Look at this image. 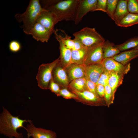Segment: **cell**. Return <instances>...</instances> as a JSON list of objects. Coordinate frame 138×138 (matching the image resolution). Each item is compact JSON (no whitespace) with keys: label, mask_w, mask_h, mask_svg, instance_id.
Instances as JSON below:
<instances>
[{"label":"cell","mask_w":138,"mask_h":138,"mask_svg":"<svg viewBox=\"0 0 138 138\" xmlns=\"http://www.w3.org/2000/svg\"><path fill=\"white\" fill-rule=\"evenodd\" d=\"M79 0H41L42 7L54 13L59 21H74Z\"/></svg>","instance_id":"6da1fadb"},{"label":"cell","mask_w":138,"mask_h":138,"mask_svg":"<svg viewBox=\"0 0 138 138\" xmlns=\"http://www.w3.org/2000/svg\"><path fill=\"white\" fill-rule=\"evenodd\" d=\"M31 120H22L18 116H13L6 108L3 107L0 115V133L9 138H23L22 133L18 132L17 130L21 128H26L23 126L25 122H29Z\"/></svg>","instance_id":"7a4b0ae2"},{"label":"cell","mask_w":138,"mask_h":138,"mask_svg":"<svg viewBox=\"0 0 138 138\" xmlns=\"http://www.w3.org/2000/svg\"><path fill=\"white\" fill-rule=\"evenodd\" d=\"M47 10L42 7L40 1L31 0L25 12L22 14H17L15 17L17 22L22 23L23 31L28 34L41 13Z\"/></svg>","instance_id":"3957f363"},{"label":"cell","mask_w":138,"mask_h":138,"mask_svg":"<svg viewBox=\"0 0 138 138\" xmlns=\"http://www.w3.org/2000/svg\"><path fill=\"white\" fill-rule=\"evenodd\" d=\"M74 38L79 39L84 45L89 47L94 44L105 42V39L94 28L86 27L74 32Z\"/></svg>","instance_id":"277c9868"},{"label":"cell","mask_w":138,"mask_h":138,"mask_svg":"<svg viewBox=\"0 0 138 138\" xmlns=\"http://www.w3.org/2000/svg\"><path fill=\"white\" fill-rule=\"evenodd\" d=\"M60 61V58L54 60L53 62L41 65L38 68L36 76L38 86L43 89H48L49 83L52 77L53 69Z\"/></svg>","instance_id":"5b68a950"},{"label":"cell","mask_w":138,"mask_h":138,"mask_svg":"<svg viewBox=\"0 0 138 138\" xmlns=\"http://www.w3.org/2000/svg\"><path fill=\"white\" fill-rule=\"evenodd\" d=\"M104 42L95 44L88 47L84 65L87 66L101 64L104 59L102 49Z\"/></svg>","instance_id":"8992f818"},{"label":"cell","mask_w":138,"mask_h":138,"mask_svg":"<svg viewBox=\"0 0 138 138\" xmlns=\"http://www.w3.org/2000/svg\"><path fill=\"white\" fill-rule=\"evenodd\" d=\"M98 0H79L77 5L75 24L77 25L81 21L84 17L95 8Z\"/></svg>","instance_id":"52a82bcc"},{"label":"cell","mask_w":138,"mask_h":138,"mask_svg":"<svg viewBox=\"0 0 138 138\" xmlns=\"http://www.w3.org/2000/svg\"><path fill=\"white\" fill-rule=\"evenodd\" d=\"M27 125L26 130L27 132L28 138H56V134L49 130L36 127L31 121Z\"/></svg>","instance_id":"ba28073f"},{"label":"cell","mask_w":138,"mask_h":138,"mask_svg":"<svg viewBox=\"0 0 138 138\" xmlns=\"http://www.w3.org/2000/svg\"><path fill=\"white\" fill-rule=\"evenodd\" d=\"M59 21L56 15L53 12L47 10L42 12L37 20L38 23L47 29L54 33V27Z\"/></svg>","instance_id":"9c48e42d"},{"label":"cell","mask_w":138,"mask_h":138,"mask_svg":"<svg viewBox=\"0 0 138 138\" xmlns=\"http://www.w3.org/2000/svg\"><path fill=\"white\" fill-rule=\"evenodd\" d=\"M101 64L106 70L110 72H117L125 74L130 69V64L123 65L116 61L112 58H106Z\"/></svg>","instance_id":"30bf717a"},{"label":"cell","mask_w":138,"mask_h":138,"mask_svg":"<svg viewBox=\"0 0 138 138\" xmlns=\"http://www.w3.org/2000/svg\"><path fill=\"white\" fill-rule=\"evenodd\" d=\"M52 76L54 81L63 88H67L70 83L66 72L60 61L52 71Z\"/></svg>","instance_id":"8fae6325"},{"label":"cell","mask_w":138,"mask_h":138,"mask_svg":"<svg viewBox=\"0 0 138 138\" xmlns=\"http://www.w3.org/2000/svg\"><path fill=\"white\" fill-rule=\"evenodd\" d=\"M53 33L40 24L36 22L28 34L32 35L37 41L44 43L48 42Z\"/></svg>","instance_id":"7c38bea8"},{"label":"cell","mask_w":138,"mask_h":138,"mask_svg":"<svg viewBox=\"0 0 138 138\" xmlns=\"http://www.w3.org/2000/svg\"><path fill=\"white\" fill-rule=\"evenodd\" d=\"M77 96V100L87 104L96 105L101 104L102 99L98 95L88 90L81 92L72 91Z\"/></svg>","instance_id":"4fadbf2b"},{"label":"cell","mask_w":138,"mask_h":138,"mask_svg":"<svg viewBox=\"0 0 138 138\" xmlns=\"http://www.w3.org/2000/svg\"><path fill=\"white\" fill-rule=\"evenodd\" d=\"M105 70L101 64L86 66L84 78L96 84L101 75Z\"/></svg>","instance_id":"5bb4252c"},{"label":"cell","mask_w":138,"mask_h":138,"mask_svg":"<svg viewBox=\"0 0 138 138\" xmlns=\"http://www.w3.org/2000/svg\"><path fill=\"white\" fill-rule=\"evenodd\" d=\"M86 66L72 63L64 68L70 82L73 80L85 77Z\"/></svg>","instance_id":"9a60e30c"},{"label":"cell","mask_w":138,"mask_h":138,"mask_svg":"<svg viewBox=\"0 0 138 138\" xmlns=\"http://www.w3.org/2000/svg\"><path fill=\"white\" fill-rule=\"evenodd\" d=\"M55 35L56 39L59 44L60 62L64 69L72 63L71 50L67 48L59 37L56 34Z\"/></svg>","instance_id":"2e32d148"},{"label":"cell","mask_w":138,"mask_h":138,"mask_svg":"<svg viewBox=\"0 0 138 138\" xmlns=\"http://www.w3.org/2000/svg\"><path fill=\"white\" fill-rule=\"evenodd\" d=\"M128 0H119L114 16L115 24L119 26L122 19L129 13L128 8Z\"/></svg>","instance_id":"e0dca14e"},{"label":"cell","mask_w":138,"mask_h":138,"mask_svg":"<svg viewBox=\"0 0 138 138\" xmlns=\"http://www.w3.org/2000/svg\"><path fill=\"white\" fill-rule=\"evenodd\" d=\"M138 56V49H133L119 53L112 57L123 65H126L132 60Z\"/></svg>","instance_id":"ac0fdd59"},{"label":"cell","mask_w":138,"mask_h":138,"mask_svg":"<svg viewBox=\"0 0 138 138\" xmlns=\"http://www.w3.org/2000/svg\"><path fill=\"white\" fill-rule=\"evenodd\" d=\"M108 85L111 88L113 95L118 88L122 84L123 80L125 74L114 72H111Z\"/></svg>","instance_id":"d6986e66"},{"label":"cell","mask_w":138,"mask_h":138,"mask_svg":"<svg viewBox=\"0 0 138 138\" xmlns=\"http://www.w3.org/2000/svg\"><path fill=\"white\" fill-rule=\"evenodd\" d=\"M87 50L88 47L78 50H71L72 63L84 65Z\"/></svg>","instance_id":"ffe728a7"},{"label":"cell","mask_w":138,"mask_h":138,"mask_svg":"<svg viewBox=\"0 0 138 138\" xmlns=\"http://www.w3.org/2000/svg\"><path fill=\"white\" fill-rule=\"evenodd\" d=\"M102 49L104 59L112 58L119 54L120 52L114 43L108 40L104 42Z\"/></svg>","instance_id":"44dd1931"},{"label":"cell","mask_w":138,"mask_h":138,"mask_svg":"<svg viewBox=\"0 0 138 138\" xmlns=\"http://www.w3.org/2000/svg\"><path fill=\"white\" fill-rule=\"evenodd\" d=\"M68 88L71 91L81 92L87 90L86 80L84 78L74 79L70 82Z\"/></svg>","instance_id":"7402d4cb"},{"label":"cell","mask_w":138,"mask_h":138,"mask_svg":"<svg viewBox=\"0 0 138 138\" xmlns=\"http://www.w3.org/2000/svg\"><path fill=\"white\" fill-rule=\"evenodd\" d=\"M138 24V14L129 13L121 20L118 26L127 27Z\"/></svg>","instance_id":"603a6c76"},{"label":"cell","mask_w":138,"mask_h":138,"mask_svg":"<svg viewBox=\"0 0 138 138\" xmlns=\"http://www.w3.org/2000/svg\"><path fill=\"white\" fill-rule=\"evenodd\" d=\"M138 46V36L131 38L122 44L115 45L120 51H123Z\"/></svg>","instance_id":"cb8c5ba5"},{"label":"cell","mask_w":138,"mask_h":138,"mask_svg":"<svg viewBox=\"0 0 138 138\" xmlns=\"http://www.w3.org/2000/svg\"><path fill=\"white\" fill-rule=\"evenodd\" d=\"M57 35L61 39L64 44L67 48L72 50L74 47V42L73 39H71V37L68 36L65 33L64 36H62L59 34L56 30L54 33Z\"/></svg>","instance_id":"d4e9b609"},{"label":"cell","mask_w":138,"mask_h":138,"mask_svg":"<svg viewBox=\"0 0 138 138\" xmlns=\"http://www.w3.org/2000/svg\"><path fill=\"white\" fill-rule=\"evenodd\" d=\"M118 0H107L106 13L114 21V16L116 9Z\"/></svg>","instance_id":"484cf974"},{"label":"cell","mask_w":138,"mask_h":138,"mask_svg":"<svg viewBox=\"0 0 138 138\" xmlns=\"http://www.w3.org/2000/svg\"><path fill=\"white\" fill-rule=\"evenodd\" d=\"M105 87L104 98L107 104L109 105L113 102L114 95L113 94L111 88L108 85L105 86Z\"/></svg>","instance_id":"4316f807"},{"label":"cell","mask_w":138,"mask_h":138,"mask_svg":"<svg viewBox=\"0 0 138 138\" xmlns=\"http://www.w3.org/2000/svg\"><path fill=\"white\" fill-rule=\"evenodd\" d=\"M111 74L110 72L105 70L100 75L96 84H101L104 86L108 85V80Z\"/></svg>","instance_id":"83f0119b"},{"label":"cell","mask_w":138,"mask_h":138,"mask_svg":"<svg viewBox=\"0 0 138 138\" xmlns=\"http://www.w3.org/2000/svg\"><path fill=\"white\" fill-rule=\"evenodd\" d=\"M127 6L129 13L138 14V0H129Z\"/></svg>","instance_id":"f1b7e54d"},{"label":"cell","mask_w":138,"mask_h":138,"mask_svg":"<svg viewBox=\"0 0 138 138\" xmlns=\"http://www.w3.org/2000/svg\"><path fill=\"white\" fill-rule=\"evenodd\" d=\"M48 89L57 96H60L61 89L59 86L54 81L52 76L49 83Z\"/></svg>","instance_id":"f546056e"},{"label":"cell","mask_w":138,"mask_h":138,"mask_svg":"<svg viewBox=\"0 0 138 138\" xmlns=\"http://www.w3.org/2000/svg\"><path fill=\"white\" fill-rule=\"evenodd\" d=\"M60 96H61L66 99H73L75 100L77 98V95L72 92L69 91L66 88H63L61 89Z\"/></svg>","instance_id":"4dcf8cb0"},{"label":"cell","mask_w":138,"mask_h":138,"mask_svg":"<svg viewBox=\"0 0 138 138\" xmlns=\"http://www.w3.org/2000/svg\"><path fill=\"white\" fill-rule=\"evenodd\" d=\"M21 48V45L20 42L16 40L11 41L9 44V48L11 52L16 53L20 50Z\"/></svg>","instance_id":"1f68e13d"},{"label":"cell","mask_w":138,"mask_h":138,"mask_svg":"<svg viewBox=\"0 0 138 138\" xmlns=\"http://www.w3.org/2000/svg\"><path fill=\"white\" fill-rule=\"evenodd\" d=\"M107 0H98L95 8L93 11H101L106 13Z\"/></svg>","instance_id":"d6a6232c"},{"label":"cell","mask_w":138,"mask_h":138,"mask_svg":"<svg viewBox=\"0 0 138 138\" xmlns=\"http://www.w3.org/2000/svg\"><path fill=\"white\" fill-rule=\"evenodd\" d=\"M86 85L87 90L96 94H97L96 91L97 84L90 80H86Z\"/></svg>","instance_id":"836d02e7"},{"label":"cell","mask_w":138,"mask_h":138,"mask_svg":"<svg viewBox=\"0 0 138 138\" xmlns=\"http://www.w3.org/2000/svg\"><path fill=\"white\" fill-rule=\"evenodd\" d=\"M73 40L74 42V47L72 50H78L87 47L84 45L78 38H74Z\"/></svg>","instance_id":"e575fe53"},{"label":"cell","mask_w":138,"mask_h":138,"mask_svg":"<svg viewBox=\"0 0 138 138\" xmlns=\"http://www.w3.org/2000/svg\"><path fill=\"white\" fill-rule=\"evenodd\" d=\"M96 92L98 96L101 98H104L105 94V86L101 84H97Z\"/></svg>","instance_id":"d590c367"},{"label":"cell","mask_w":138,"mask_h":138,"mask_svg":"<svg viewBox=\"0 0 138 138\" xmlns=\"http://www.w3.org/2000/svg\"><path fill=\"white\" fill-rule=\"evenodd\" d=\"M133 49H138V46Z\"/></svg>","instance_id":"8d00e7d4"}]
</instances>
